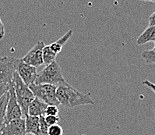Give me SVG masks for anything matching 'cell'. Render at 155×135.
Instances as JSON below:
<instances>
[{"label":"cell","instance_id":"cell-12","mask_svg":"<svg viewBox=\"0 0 155 135\" xmlns=\"http://www.w3.org/2000/svg\"><path fill=\"white\" fill-rule=\"evenodd\" d=\"M155 40V25L149 26L137 39L138 46L144 45L147 42H153Z\"/></svg>","mask_w":155,"mask_h":135},{"label":"cell","instance_id":"cell-14","mask_svg":"<svg viewBox=\"0 0 155 135\" xmlns=\"http://www.w3.org/2000/svg\"><path fill=\"white\" fill-rule=\"evenodd\" d=\"M57 54H55L52 50L51 49L49 46H45L42 52V58H43V62L45 65H48L53 61L55 60Z\"/></svg>","mask_w":155,"mask_h":135},{"label":"cell","instance_id":"cell-13","mask_svg":"<svg viewBox=\"0 0 155 135\" xmlns=\"http://www.w3.org/2000/svg\"><path fill=\"white\" fill-rule=\"evenodd\" d=\"M72 35H73V31H72V30L68 31L63 36L61 37L60 39H58L56 42H53V43H51V44L49 46L50 48H51V49L52 50L55 54L58 55V53L62 51L64 45L66 44V42H67V41L71 38Z\"/></svg>","mask_w":155,"mask_h":135},{"label":"cell","instance_id":"cell-8","mask_svg":"<svg viewBox=\"0 0 155 135\" xmlns=\"http://www.w3.org/2000/svg\"><path fill=\"white\" fill-rule=\"evenodd\" d=\"M17 72L24 84L28 86L35 83V80L38 75L37 68L26 63L21 59H18Z\"/></svg>","mask_w":155,"mask_h":135},{"label":"cell","instance_id":"cell-21","mask_svg":"<svg viewBox=\"0 0 155 135\" xmlns=\"http://www.w3.org/2000/svg\"><path fill=\"white\" fill-rule=\"evenodd\" d=\"M142 84H143V85L146 86V87H147L148 88H150V89L151 90L153 93L155 94V84H153V83H152L151 81H150V80H143L142 82Z\"/></svg>","mask_w":155,"mask_h":135},{"label":"cell","instance_id":"cell-5","mask_svg":"<svg viewBox=\"0 0 155 135\" xmlns=\"http://www.w3.org/2000/svg\"><path fill=\"white\" fill-rule=\"evenodd\" d=\"M19 59L0 56V84H9L17 71Z\"/></svg>","mask_w":155,"mask_h":135},{"label":"cell","instance_id":"cell-22","mask_svg":"<svg viewBox=\"0 0 155 135\" xmlns=\"http://www.w3.org/2000/svg\"><path fill=\"white\" fill-rule=\"evenodd\" d=\"M4 36H5V26L0 17V40L3 39Z\"/></svg>","mask_w":155,"mask_h":135},{"label":"cell","instance_id":"cell-4","mask_svg":"<svg viewBox=\"0 0 155 135\" xmlns=\"http://www.w3.org/2000/svg\"><path fill=\"white\" fill-rule=\"evenodd\" d=\"M29 88L33 92L35 97L41 99L48 105H59L56 98V88L55 85L49 84H30Z\"/></svg>","mask_w":155,"mask_h":135},{"label":"cell","instance_id":"cell-15","mask_svg":"<svg viewBox=\"0 0 155 135\" xmlns=\"http://www.w3.org/2000/svg\"><path fill=\"white\" fill-rule=\"evenodd\" d=\"M9 98V92L7 91L0 98V123H4L6 116V107Z\"/></svg>","mask_w":155,"mask_h":135},{"label":"cell","instance_id":"cell-11","mask_svg":"<svg viewBox=\"0 0 155 135\" xmlns=\"http://www.w3.org/2000/svg\"><path fill=\"white\" fill-rule=\"evenodd\" d=\"M25 127L27 134L36 135L39 130V116L27 115L25 117Z\"/></svg>","mask_w":155,"mask_h":135},{"label":"cell","instance_id":"cell-2","mask_svg":"<svg viewBox=\"0 0 155 135\" xmlns=\"http://www.w3.org/2000/svg\"><path fill=\"white\" fill-rule=\"evenodd\" d=\"M11 83L14 88L17 102L22 110L23 116L24 118L26 116L28 115V107L31 102L35 99V95L29 87L24 84L17 71L13 74Z\"/></svg>","mask_w":155,"mask_h":135},{"label":"cell","instance_id":"cell-25","mask_svg":"<svg viewBox=\"0 0 155 135\" xmlns=\"http://www.w3.org/2000/svg\"><path fill=\"white\" fill-rule=\"evenodd\" d=\"M141 1H145V2H150L155 3V0H141Z\"/></svg>","mask_w":155,"mask_h":135},{"label":"cell","instance_id":"cell-3","mask_svg":"<svg viewBox=\"0 0 155 135\" xmlns=\"http://www.w3.org/2000/svg\"><path fill=\"white\" fill-rule=\"evenodd\" d=\"M66 82L64 79L60 65L56 60L53 61L38 73L35 80V84H49L52 85H60Z\"/></svg>","mask_w":155,"mask_h":135},{"label":"cell","instance_id":"cell-23","mask_svg":"<svg viewBox=\"0 0 155 135\" xmlns=\"http://www.w3.org/2000/svg\"><path fill=\"white\" fill-rule=\"evenodd\" d=\"M155 25V12L149 17V26Z\"/></svg>","mask_w":155,"mask_h":135},{"label":"cell","instance_id":"cell-17","mask_svg":"<svg viewBox=\"0 0 155 135\" xmlns=\"http://www.w3.org/2000/svg\"><path fill=\"white\" fill-rule=\"evenodd\" d=\"M63 130L60 125L54 124L48 127V135H62Z\"/></svg>","mask_w":155,"mask_h":135},{"label":"cell","instance_id":"cell-16","mask_svg":"<svg viewBox=\"0 0 155 135\" xmlns=\"http://www.w3.org/2000/svg\"><path fill=\"white\" fill-rule=\"evenodd\" d=\"M141 56L146 63H155V49L144 50L141 53Z\"/></svg>","mask_w":155,"mask_h":135},{"label":"cell","instance_id":"cell-26","mask_svg":"<svg viewBox=\"0 0 155 135\" xmlns=\"http://www.w3.org/2000/svg\"><path fill=\"white\" fill-rule=\"evenodd\" d=\"M153 49H155V40L154 41H153Z\"/></svg>","mask_w":155,"mask_h":135},{"label":"cell","instance_id":"cell-18","mask_svg":"<svg viewBox=\"0 0 155 135\" xmlns=\"http://www.w3.org/2000/svg\"><path fill=\"white\" fill-rule=\"evenodd\" d=\"M58 109L57 106L48 105L45 110V116H58Z\"/></svg>","mask_w":155,"mask_h":135},{"label":"cell","instance_id":"cell-10","mask_svg":"<svg viewBox=\"0 0 155 135\" xmlns=\"http://www.w3.org/2000/svg\"><path fill=\"white\" fill-rule=\"evenodd\" d=\"M48 104L41 99L35 97L33 101L31 102L28 107V115L34 116H45V110Z\"/></svg>","mask_w":155,"mask_h":135},{"label":"cell","instance_id":"cell-6","mask_svg":"<svg viewBox=\"0 0 155 135\" xmlns=\"http://www.w3.org/2000/svg\"><path fill=\"white\" fill-rule=\"evenodd\" d=\"M9 98L8 101L7 107H6V116H5V121L4 123L9 122V121L15 120V119L21 118L23 116L22 110L20 109V106H19L18 102L17 100V97L15 95L14 88L12 84V83H9Z\"/></svg>","mask_w":155,"mask_h":135},{"label":"cell","instance_id":"cell-19","mask_svg":"<svg viewBox=\"0 0 155 135\" xmlns=\"http://www.w3.org/2000/svg\"><path fill=\"white\" fill-rule=\"evenodd\" d=\"M45 120L48 127L57 124L59 122V117L58 116H45Z\"/></svg>","mask_w":155,"mask_h":135},{"label":"cell","instance_id":"cell-24","mask_svg":"<svg viewBox=\"0 0 155 135\" xmlns=\"http://www.w3.org/2000/svg\"><path fill=\"white\" fill-rule=\"evenodd\" d=\"M4 126H5V123H0V135L2 134Z\"/></svg>","mask_w":155,"mask_h":135},{"label":"cell","instance_id":"cell-1","mask_svg":"<svg viewBox=\"0 0 155 135\" xmlns=\"http://www.w3.org/2000/svg\"><path fill=\"white\" fill-rule=\"evenodd\" d=\"M56 98L59 105H62L65 108L94 104L90 94L81 93L67 82L57 86Z\"/></svg>","mask_w":155,"mask_h":135},{"label":"cell","instance_id":"cell-9","mask_svg":"<svg viewBox=\"0 0 155 135\" xmlns=\"http://www.w3.org/2000/svg\"><path fill=\"white\" fill-rule=\"evenodd\" d=\"M1 135H27L25 119L24 117L15 119L5 123Z\"/></svg>","mask_w":155,"mask_h":135},{"label":"cell","instance_id":"cell-20","mask_svg":"<svg viewBox=\"0 0 155 135\" xmlns=\"http://www.w3.org/2000/svg\"><path fill=\"white\" fill-rule=\"evenodd\" d=\"M9 89V84H0V98Z\"/></svg>","mask_w":155,"mask_h":135},{"label":"cell","instance_id":"cell-7","mask_svg":"<svg viewBox=\"0 0 155 135\" xmlns=\"http://www.w3.org/2000/svg\"><path fill=\"white\" fill-rule=\"evenodd\" d=\"M45 43L41 41H38L36 45L28 52L21 59L26 63L38 68L44 64L42 58V52L45 47Z\"/></svg>","mask_w":155,"mask_h":135}]
</instances>
